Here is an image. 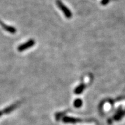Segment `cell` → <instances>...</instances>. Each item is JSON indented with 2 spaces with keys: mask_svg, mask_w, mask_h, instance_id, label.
I'll list each match as a JSON object with an SVG mask.
<instances>
[{
  "mask_svg": "<svg viewBox=\"0 0 125 125\" xmlns=\"http://www.w3.org/2000/svg\"><path fill=\"white\" fill-rule=\"evenodd\" d=\"M56 4L58 6V7L60 8V9L63 12L64 15H65V16L67 18H71L72 17V13L71 10L67 8L64 4L62 3L60 0H57L56 1Z\"/></svg>",
  "mask_w": 125,
  "mask_h": 125,
  "instance_id": "cell-2",
  "label": "cell"
},
{
  "mask_svg": "<svg viewBox=\"0 0 125 125\" xmlns=\"http://www.w3.org/2000/svg\"><path fill=\"white\" fill-rule=\"evenodd\" d=\"M35 40H33V39H31V40H29L28 41L26 42V43H23V44L19 45L18 47V51L19 52H23L25 51V50L29 49V48H31L35 45Z\"/></svg>",
  "mask_w": 125,
  "mask_h": 125,
  "instance_id": "cell-3",
  "label": "cell"
},
{
  "mask_svg": "<svg viewBox=\"0 0 125 125\" xmlns=\"http://www.w3.org/2000/svg\"><path fill=\"white\" fill-rule=\"evenodd\" d=\"M55 118L57 121L62 120L63 123L73 125H96L94 121L83 119L75 116H68L67 112H58L55 114Z\"/></svg>",
  "mask_w": 125,
  "mask_h": 125,
  "instance_id": "cell-1",
  "label": "cell"
},
{
  "mask_svg": "<svg viewBox=\"0 0 125 125\" xmlns=\"http://www.w3.org/2000/svg\"><path fill=\"white\" fill-rule=\"evenodd\" d=\"M74 104H75V105L76 107H79L81 106V104H82V101H81V100L78 99V100H76L75 101Z\"/></svg>",
  "mask_w": 125,
  "mask_h": 125,
  "instance_id": "cell-7",
  "label": "cell"
},
{
  "mask_svg": "<svg viewBox=\"0 0 125 125\" xmlns=\"http://www.w3.org/2000/svg\"><path fill=\"white\" fill-rule=\"evenodd\" d=\"M20 103H15V104H12V105L8 106V107L5 108L3 111V113L5 114H8L11 113V112L15 110L19 107V105Z\"/></svg>",
  "mask_w": 125,
  "mask_h": 125,
  "instance_id": "cell-5",
  "label": "cell"
},
{
  "mask_svg": "<svg viewBox=\"0 0 125 125\" xmlns=\"http://www.w3.org/2000/svg\"><path fill=\"white\" fill-rule=\"evenodd\" d=\"M109 0H102V1H101V4H102L103 5H107L108 3L109 2Z\"/></svg>",
  "mask_w": 125,
  "mask_h": 125,
  "instance_id": "cell-8",
  "label": "cell"
},
{
  "mask_svg": "<svg viewBox=\"0 0 125 125\" xmlns=\"http://www.w3.org/2000/svg\"><path fill=\"white\" fill-rule=\"evenodd\" d=\"M3 114H4V113H3V111H0V117L2 116Z\"/></svg>",
  "mask_w": 125,
  "mask_h": 125,
  "instance_id": "cell-9",
  "label": "cell"
},
{
  "mask_svg": "<svg viewBox=\"0 0 125 125\" xmlns=\"http://www.w3.org/2000/svg\"><path fill=\"white\" fill-rule=\"evenodd\" d=\"M0 25L1 26L3 29L5 30L6 31L9 32V33L11 34H15L16 32V29L15 27H13V26H8V25L5 24V23L3 22L1 20H0Z\"/></svg>",
  "mask_w": 125,
  "mask_h": 125,
  "instance_id": "cell-4",
  "label": "cell"
},
{
  "mask_svg": "<svg viewBox=\"0 0 125 125\" xmlns=\"http://www.w3.org/2000/svg\"><path fill=\"white\" fill-rule=\"evenodd\" d=\"M85 87V85H84L83 84H81V85L78 86L75 89V93L76 94H81L83 92V90H84Z\"/></svg>",
  "mask_w": 125,
  "mask_h": 125,
  "instance_id": "cell-6",
  "label": "cell"
}]
</instances>
